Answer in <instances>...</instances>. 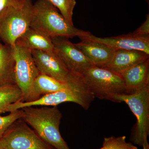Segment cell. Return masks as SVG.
I'll return each mask as SVG.
<instances>
[{
	"label": "cell",
	"mask_w": 149,
	"mask_h": 149,
	"mask_svg": "<svg viewBox=\"0 0 149 149\" xmlns=\"http://www.w3.org/2000/svg\"><path fill=\"white\" fill-rule=\"evenodd\" d=\"M22 109V119L43 141L55 149H70L60 132L62 115L57 107H30Z\"/></svg>",
	"instance_id": "1"
},
{
	"label": "cell",
	"mask_w": 149,
	"mask_h": 149,
	"mask_svg": "<svg viewBox=\"0 0 149 149\" xmlns=\"http://www.w3.org/2000/svg\"><path fill=\"white\" fill-rule=\"evenodd\" d=\"M30 27L42 32L51 38H80L91 33L69 24L58 10L48 0H37L33 4Z\"/></svg>",
	"instance_id": "2"
},
{
	"label": "cell",
	"mask_w": 149,
	"mask_h": 149,
	"mask_svg": "<svg viewBox=\"0 0 149 149\" xmlns=\"http://www.w3.org/2000/svg\"><path fill=\"white\" fill-rule=\"evenodd\" d=\"M33 0H22L0 13V40L13 47L17 40L30 27Z\"/></svg>",
	"instance_id": "3"
},
{
	"label": "cell",
	"mask_w": 149,
	"mask_h": 149,
	"mask_svg": "<svg viewBox=\"0 0 149 149\" xmlns=\"http://www.w3.org/2000/svg\"><path fill=\"white\" fill-rule=\"evenodd\" d=\"M107 100L116 102H124L128 105L137 119L130 141L142 146L149 134V85L133 94H111Z\"/></svg>",
	"instance_id": "4"
},
{
	"label": "cell",
	"mask_w": 149,
	"mask_h": 149,
	"mask_svg": "<svg viewBox=\"0 0 149 149\" xmlns=\"http://www.w3.org/2000/svg\"><path fill=\"white\" fill-rule=\"evenodd\" d=\"M95 97L83 79L72 88L65 91L46 94L33 101L19 102L9 106L7 112H12L27 107L57 106L59 104L72 102L88 110Z\"/></svg>",
	"instance_id": "5"
},
{
	"label": "cell",
	"mask_w": 149,
	"mask_h": 149,
	"mask_svg": "<svg viewBox=\"0 0 149 149\" xmlns=\"http://www.w3.org/2000/svg\"><path fill=\"white\" fill-rule=\"evenodd\" d=\"M95 97L107 100L112 94H126L125 83L120 74L93 65L81 74Z\"/></svg>",
	"instance_id": "6"
},
{
	"label": "cell",
	"mask_w": 149,
	"mask_h": 149,
	"mask_svg": "<svg viewBox=\"0 0 149 149\" xmlns=\"http://www.w3.org/2000/svg\"><path fill=\"white\" fill-rule=\"evenodd\" d=\"M13 48L15 61V82L22 93V102L32 101L34 100L33 84L40 72L31 50L17 42Z\"/></svg>",
	"instance_id": "7"
},
{
	"label": "cell",
	"mask_w": 149,
	"mask_h": 149,
	"mask_svg": "<svg viewBox=\"0 0 149 149\" xmlns=\"http://www.w3.org/2000/svg\"><path fill=\"white\" fill-rule=\"evenodd\" d=\"M1 140L3 149H55L43 141L22 118L14 123Z\"/></svg>",
	"instance_id": "8"
},
{
	"label": "cell",
	"mask_w": 149,
	"mask_h": 149,
	"mask_svg": "<svg viewBox=\"0 0 149 149\" xmlns=\"http://www.w3.org/2000/svg\"><path fill=\"white\" fill-rule=\"evenodd\" d=\"M35 64L41 73L63 83H69L76 79L79 73L70 71L54 52L32 50Z\"/></svg>",
	"instance_id": "9"
},
{
	"label": "cell",
	"mask_w": 149,
	"mask_h": 149,
	"mask_svg": "<svg viewBox=\"0 0 149 149\" xmlns=\"http://www.w3.org/2000/svg\"><path fill=\"white\" fill-rule=\"evenodd\" d=\"M51 38L54 53L70 71L81 74L94 65L68 38L61 37Z\"/></svg>",
	"instance_id": "10"
},
{
	"label": "cell",
	"mask_w": 149,
	"mask_h": 149,
	"mask_svg": "<svg viewBox=\"0 0 149 149\" xmlns=\"http://www.w3.org/2000/svg\"><path fill=\"white\" fill-rule=\"evenodd\" d=\"M82 37L102 43L114 51L137 50L149 55V35L141 36L130 33L116 37L101 38L96 37L91 33L87 36Z\"/></svg>",
	"instance_id": "11"
},
{
	"label": "cell",
	"mask_w": 149,
	"mask_h": 149,
	"mask_svg": "<svg viewBox=\"0 0 149 149\" xmlns=\"http://www.w3.org/2000/svg\"><path fill=\"white\" fill-rule=\"evenodd\" d=\"M75 45L94 65L102 67L111 60L114 50L106 45L83 37Z\"/></svg>",
	"instance_id": "12"
},
{
	"label": "cell",
	"mask_w": 149,
	"mask_h": 149,
	"mask_svg": "<svg viewBox=\"0 0 149 149\" xmlns=\"http://www.w3.org/2000/svg\"><path fill=\"white\" fill-rule=\"evenodd\" d=\"M125 83L126 94L135 93L149 85V58L119 73Z\"/></svg>",
	"instance_id": "13"
},
{
	"label": "cell",
	"mask_w": 149,
	"mask_h": 149,
	"mask_svg": "<svg viewBox=\"0 0 149 149\" xmlns=\"http://www.w3.org/2000/svg\"><path fill=\"white\" fill-rule=\"evenodd\" d=\"M149 56L139 51L115 50L109 62L102 68L119 74L129 68L146 60L149 58Z\"/></svg>",
	"instance_id": "14"
},
{
	"label": "cell",
	"mask_w": 149,
	"mask_h": 149,
	"mask_svg": "<svg viewBox=\"0 0 149 149\" xmlns=\"http://www.w3.org/2000/svg\"><path fill=\"white\" fill-rule=\"evenodd\" d=\"M83 79L82 75L80 74L78 77L73 81L69 83H63L48 75L40 73L33 84L34 101L46 94L70 89L81 82Z\"/></svg>",
	"instance_id": "15"
},
{
	"label": "cell",
	"mask_w": 149,
	"mask_h": 149,
	"mask_svg": "<svg viewBox=\"0 0 149 149\" xmlns=\"http://www.w3.org/2000/svg\"><path fill=\"white\" fill-rule=\"evenodd\" d=\"M10 85H16L13 48L0 40V87Z\"/></svg>",
	"instance_id": "16"
},
{
	"label": "cell",
	"mask_w": 149,
	"mask_h": 149,
	"mask_svg": "<svg viewBox=\"0 0 149 149\" xmlns=\"http://www.w3.org/2000/svg\"><path fill=\"white\" fill-rule=\"evenodd\" d=\"M16 42L31 51L52 52L54 45L52 38L42 32L29 27Z\"/></svg>",
	"instance_id": "17"
},
{
	"label": "cell",
	"mask_w": 149,
	"mask_h": 149,
	"mask_svg": "<svg viewBox=\"0 0 149 149\" xmlns=\"http://www.w3.org/2000/svg\"><path fill=\"white\" fill-rule=\"evenodd\" d=\"M22 100V93L17 85L1 86L0 115L7 112L8 108L11 104Z\"/></svg>",
	"instance_id": "18"
},
{
	"label": "cell",
	"mask_w": 149,
	"mask_h": 149,
	"mask_svg": "<svg viewBox=\"0 0 149 149\" xmlns=\"http://www.w3.org/2000/svg\"><path fill=\"white\" fill-rule=\"evenodd\" d=\"M58 10L69 24L73 25L72 15L76 2L75 0H48Z\"/></svg>",
	"instance_id": "19"
},
{
	"label": "cell",
	"mask_w": 149,
	"mask_h": 149,
	"mask_svg": "<svg viewBox=\"0 0 149 149\" xmlns=\"http://www.w3.org/2000/svg\"><path fill=\"white\" fill-rule=\"evenodd\" d=\"M100 149H138L131 143H127L125 136L105 138L103 146Z\"/></svg>",
	"instance_id": "20"
},
{
	"label": "cell",
	"mask_w": 149,
	"mask_h": 149,
	"mask_svg": "<svg viewBox=\"0 0 149 149\" xmlns=\"http://www.w3.org/2000/svg\"><path fill=\"white\" fill-rule=\"evenodd\" d=\"M22 109H19L10 112L5 116H0V140L2 139L5 133L14 123L22 118Z\"/></svg>",
	"instance_id": "21"
},
{
	"label": "cell",
	"mask_w": 149,
	"mask_h": 149,
	"mask_svg": "<svg viewBox=\"0 0 149 149\" xmlns=\"http://www.w3.org/2000/svg\"><path fill=\"white\" fill-rule=\"evenodd\" d=\"M135 35L146 36L149 35V15H147L146 20L136 31L132 32Z\"/></svg>",
	"instance_id": "22"
},
{
	"label": "cell",
	"mask_w": 149,
	"mask_h": 149,
	"mask_svg": "<svg viewBox=\"0 0 149 149\" xmlns=\"http://www.w3.org/2000/svg\"><path fill=\"white\" fill-rule=\"evenodd\" d=\"M22 0H0V13L6 8L15 4Z\"/></svg>",
	"instance_id": "23"
},
{
	"label": "cell",
	"mask_w": 149,
	"mask_h": 149,
	"mask_svg": "<svg viewBox=\"0 0 149 149\" xmlns=\"http://www.w3.org/2000/svg\"><path fill=\"white\" fill-rule=\"evenodd\" d=\"M143 149H149V145L148 143V138H146L144 140L143 146Z\"/></svg>",
	"instance_id": "24"
},
{
	"label": "cell",
	"mask_w": 149,
	"mask_h": 149,
	"mask_svg": "<svg viewBox=\"0 0 149 149\" xmlns=\"http://www.w3.org/2000/svg\"><path fill=\"white\" fill-rule=\"evenodd\" d=\"M0 149H3V142L2 141L1 139L0 140Z\"/></svg>",
	"instance_id": "25"
}]
</instances>
